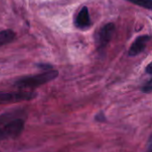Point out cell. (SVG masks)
Masks as SVG:
<instances>
[{
    "label": "cell",
    "mask_w": 152,
    "mask_h": 152,
    "mask_svg": "<svg viewBox=\"0 0 152 152\" xmlns=\"http://www.w3.org/2000/svg\"><path fill=\"white\" fill-rule=\"evenodd\" d=\"M75 25L77 28L84 30L91 26V19L88 8L86 6H83L79 11L78 14L75 20Z\"/></svg>",
    "instance_id": "obj_6"
},
{
    "label": "cell",
    "mask_w": 152,
    "mask_h": 152,
    "mask_svg": "<svg viewBox=\"0 0 152 152\" xmlns=\"http://www.w3.org/2000/svg\"><path fill=\"white\" fill-rule=\"evenodd\" d=\"M15 38V33L12 30H4L0 31V47L12 42Z\"/></svg>",
    "instance_id": "obj_7"
},
{
    "label": "cell",
    "mask_w": 152,
    "mask_h": 152,
    "mask_svg": "<svg viewBox=\"0 0 152 152\" xmlns=\"http://www.w3.org/2000/svg\"><path fill=\"white\" fill-rule=\"evenodd\" d=\"M36 97V92L26 90L16 92H0V104H10L24 100H31Z\"/></svg>",
    "instance_id": "obj_3"
},
{
    "label": "cell",
    "mask_w": 152,
    "mask_h": 152,
    "mask_svg": "<svg viewBox=\"0 0 152 152\" xmlns=\"http://www.w3.org/2000/svg\"><path fill=\"white\" fill-rule=\"evenodd\" d=\"M115 24L109 22L101 28L96 36V44L99 49H103L111 40L115 32Z\"/></svg>",
    "instance_id": "obj_4"
},
{
    "label": "cell",
    "mask_w": 152,
    "mask_h": 152,
    "mask_svg": "<svg viewBox=\"0 0 152 152\" xmlns=\"http://www.w3.org/2000/svg\"><path fill=\"white\" fill-rule=\"evenodd\" d=\"M151 67H152L151 64H150V65H149L147 66V68H146V71H147V73H150V74H151V73H152Z\"/></svg>",
    "instance_id": "obj_11"
},
{
    "label": "cell",
    "mask_w": 152,
    "mask_h": 152,
    "mask_svg": "<svg viewBox=\"0 0 152 152\" xmlns=\"http://www.w3.org/2000/svg\"><path fill=\"white\" fill-rule=\"evenodd\" d=\"M150 39H151V37L149 35H142V36L138 37L134 40V42L133 43V45L131 46L129 49V56H135L139 55L140 53H142L146 47V45L150 41Z\"/></svg>",
    "instance_id": "obj_5"
},
{
    "label": "cell",
    "mask_w": 152,
    "mask_h": 152,
    "mask_svg": "<svg viewBox=\"0 0 152 152\" xmlns=\"http://www.w3.org/2000/svg\"><path fill=\"white\" fill-rule=\"evenodd\" d=\"M130 3L137 4L139 6L144 7L146 9L151 10L152 9V0H126Z\"/></svg>",
    "instance_id": "obj_8"
},
{
    "label": "cell",
    "mask_w": 152,
    "mask_h": 152,
    "mask_svg": "<svg viewBox=\"0 0 152 152\" xmlns=\"http://www.w3.org/2000/svg\"><path fill=\"white\" fill-rule=\"evenodd\" d=\"M151 90H152V81L151 80H150L147 83H145V85L143 86V88H142V91L143 92H145V93H150V92H151Z\"/></svg>",
    "instance_id": "obj_9"
},
{
    "label": "cell",
    "mask_w": 152,
    "mask_h": 152,
    "mask_svg": "<svg viewBox=\"0 0 152 152\" xmlns=\"http://www.w3.org/2000/svg\"><path fill=\"white\" fill-rule=\"evenodd\" d=\"M147 152H152V149H151V143L150 142V145H149V148H148V151Z\"/></svg>",
    "instance_id": "obj_12"
},
{
    "label": "cell",
    "mask_w": 152,
    "mask_h": 152,
    "mask_svg": "<svg viewBox=\"0 0 152 152\" xmlns=\"http://www.w3.org/2000/svg\"><path fill=\"white\" fill-rule=\"evenodd\" d=\"M58 76V72L50 70V71H45L42 73L36 74V75H31V76H27L23 77L20 80H18L15 82V86L19 89H33L39 87L45 83H47L53 79H55Z\"/></svg>",
    "instance_id": "obj_1"
},
{
    "label": "cell",
    "mask_w": 152,
    "mask_h": 152,
    "mask_svg": "<svg viewBox=\"0 0 152 152\" xmlns=\"http://www.w3.org/2000/svg\"><path fill=\"white\" fill-rule=\"evenodd\" d=\"M24 129V121L22 119H14L2 128H0V142L8 139H16Z\"/></svg>",
    "instance_id": "obj_2"
},
{
    "label": "cell",
    "mask_w": 152,
    "mask_h": 152,
    "mask_svg": "<svg viewBox=\"0 0 152 152\" xmlns=\"http://www.w3.org/2000/svg\"><path fill=\"white\" fill-rule=\"evenodd\" d=\"M40 68H44V69H45L46 71H50L49 69H52V66L50 65H45V64H43V65H37Z\"/></svg>",
    "instance_id": "obj_10"
}]
</instances>
